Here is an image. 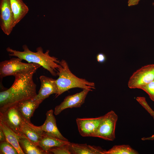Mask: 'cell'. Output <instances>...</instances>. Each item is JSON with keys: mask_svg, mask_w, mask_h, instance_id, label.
I'll return each instance as SVG.
<instances>
[{"mask_svg": "<svg viewBox=\"0 0 154 154\" xmlns=\"http://www.w3.org/2000/svg\"><path fill=\"white\" fill-rule=\"evenodd\" d=\"M154 80V64L142 66L134 72L127 83L131 89L140 88Z\"/></svg>", "mask_w": 154, "mask_h": 154, "instance_id": "52a82bcc", "label": "cell"}, {"mask_svg": "<svg viewBox=\"0 0 154 154\" xmlns=\"http://www.w3.org/2000/svg\"><path fill=\"white\" fill-rule=\"evenodd\" d=\"M39 78L40 87L38 94L33 99L43 101L51 94L57 93L58 88L56 80L43 75L40 76Z\"/></svg>", "mask_w": 154, "mask_h": 154, "instance_id": "8fae6325", "label": "cell"}, {"mask_svg": "<svg viewBox=\"0 0 154 154\" xmlns=\"http://www.w3.org/2000/svg\"><path fill=\"white\" fill-rule=\"evenodd\" d=\"M60 67L58 69L56 80L58 92L55 94L56 98L64 92L71 88H78L92 91L95 89V84L84 79L79 78L74 74L70 70L66 62L64 60L60 61Z\"/></svg>", "mask_w": 154, "mask_h": 154, "instance_id": "3957f363", "label": "cell"}, {"mask_svg": "<svg viewBox=\"0 0 154 154\" xmlns=\"http://www.w3.org/2000/svg\"><path fill=\"white\" fill-rule=\"evenodd\" d=\"M98 62L100 63L104 62L106 59V55L103 53H100L98 54L96 57Z\"/></svg>", "mask_w": 154, "mask_h": 154, "instance_id": "cb8c5ba5", "label": "cell"}, {"mask_svg": "<svg viewBox=\"0 0 154 154\" xmlns=\"http://www.w3.org/2000/svg\"><path fill=\"white\" fill-rule=\"evenodd\" d=\"M18 139L20 146L25 154H48L38 146L33 143L23 135H18Z\"/></svg>", "mask_w": 154, "mask_h": 154, "instance_id": "e0dca14e", "label": "cell"}, {"mask_svg": "<svg viewBox=\"0 0 154 154\" xmlns=\"http://www.w3.org/2000/svg\"><path fill=\"white\" fill-rule=\"evenodd\" d=\"M22 48L23 51H22L13 49L9 47H8L6 50L9 56L18 57L29 63L38 64L48 71L53 76H57L58 70L61 66L60 61L56 57L50 56L49 50H47L44 53L42 48L39 46L36 48V52H33L30 50L26 44L23 45Z\"/></svg>", "mask_w": 154, "mask_h": 154, "instance_id": "7a4b0ae2", "label": "cell"}, {"mask_svg": "<svg viewBox=\"0 0 154 154\" xmlns=\"http://www.w3.org/2000/svg\"><path fill=\"white\" fill-rule=\"evenodd\" d=\"M104 116L92 118H77L76 119L80 135L92 137L103 118Z\"/></svg>", "mask_w": 154, "mask_h": 154, "instance_id": "30bf717a", "label": "cell"}, {"mask_svg": "<svg viewBox=\"0 0 154 154\" xmlns=\"http://www.w3.org/2000/svg\"><path fill=\"white\" fill-rule=\"evenodd\" d=\"M68 143L62 146L52 148L49 150L48 152L49 154L51 153L54 154H71L68 147Z\"/></svg>", "mask_w": 154, "mask_h": 154, "instance_id": "7402d4cb", "label": "cell"}, {"mask_svg": "<svg viewBox=\"0 0 154 154\" xmlns=\"http://www.w3.org/2000/svg\"><path fill=\"white\" fill-rule=\"evenodd\" d=\"M21 132L23 135L38 146L39 141L44 133L40 126H35L31 122H28L25 120L22 126Z\"/></svg>", "mask_w": 154, "mask_h": 154, "instance_id": "5bb4252c", "label": "cell"}, {"mask_svg": "<svg viewBox=\"0 0 154 154\" xmlns=\"http://www.w3.org/2000/svg\"><path fill=\"white\" fill-rule=\"evenodd\" d=\"M68 147L71 154H103L104 150L100 147L87 144H78L69 142Z\"/></svg>", "mask_w": 154, "mask_h": 154, "instance_id": "9a60e30c", "label": "cell"}, {"mask_svg": "<svg viewBox=\"0 0 154 154\" xmlns=\"http://www.w3.org/2000/svg\"><path fill=\"white\" fill-rule=\"evenodd\" d=\"M6 141L5 134L1 128H0V142Z\"/></svg>", "mask_w": 154, "mask_h": 154, "instance_id": "484cf974", "label": "cell"}, {"mask_svg": "<svg viewBox=\"0 0 154 154\" xmlns=\"http://www.w3.org/2000/svg\"><path fill=\"white\" fill-rule=\"evenodd\" d=\"M138 152L129 145H115L107 151L104 150L103 154H138Z\"/></svg>", "mask_w": 154, "mask_h": 154, "instance_id": "ffe728a7", "label": "cell"}, {"mask_svg": "<svg viewBox=\"0 0 154 154\" xmlns=\"http://www.w3.org/2000/svg\"><path fill=\"white\" fill-rule=\"evenodd\" d=\"M25 121L16 104L0 112V122L3 123L18 135H23L21 128Z\"/></svg>", "mask_w": 154, "mask_h": 154, "instance_id": "8992f818", "label": "cell"}, {"mask_svg": "<svg viewBox=\"0 0 154 154\" xmlns=\"http://www.w3.org/2000/svg\"><path fill=\"white\" fill-rule=\"evenodd\" d=\"M0 128L5 134L6 141L15 147L19 154H24L19 144L18 135L1 122H0Z\"/></svg>", "mask_w": 154, "mask_h": 154, "instance_id": "d6986e66", "label": "cell"}, {"mask_svg": "<svg viewBox=\"0 0 154 154\" xmlns=\"http://www.w3.org/2000/svg\"><path fill=\"white\" fill-rule=\"evenodd\" d=\"M90 91L88 89H83L80 92L66 96L60 104L55 107L54 114L56 115H58L66 108L80 107L84 103L86 98Z\"/></svg>", "mask_w": 154, "mask_h": 154, "instance_id": "9c48e42d", "label": "cell"}, {"mask_svg": "<svg viewBox=\"0 0 154 154\" xmlns=\"http://www.w3.org/2000/svg\"><path fill=\"white\" fill-rule=\"evenodd\" d=\"M69 142L49 135L44 132L39 142L38 146L42 150L49 154L48 151L50 149L66 144Z\"/></svg>", "mask_w": 154, "mask_h": 154, "instance_id": "ac0fdd59", "label": "cell"}, {"mask_svg": "<svg viewBox=\"0 0 154 154\" xmlns=\"http://www.w3.org/2000/svg\"><path fill=\"white\" fill-rule=\"evenodd\" d=\"M118 116L113 110L104 116L103 118L92 137L113 141L115 139V130Z\"/></svg>", "mask_w": 154, "mask_h": 154, "instance_id": "5b68a950", "label": "cell"}, {"mask_svg": "<svg viewBox=\"0 0 154 154\" xmlns=\"http://www.w3.org/2000/svg\"><path fill=\"white\" fill-rule=\"evenodd\" d=\"M22 60L18 57H14L0 62L1 78H2L10 76H15L41 66L37 64L24 63L22 62Z\"/></svg>", "mask_w": 154, "mask_h": 154, "instance_id": "277c9868", "label": "cell"}, {"mask_svg": "<svg viewBox=\"0 0 154 154\" xmlns=\"http://www.w3.org/2000/svg\"><path fill=\"white\" fill-rule=\"evenodd\" d=\"M0 27L4 33L9 35L14 25V17L10 0H0Z\"/></svg>", "mask_w": 154, "mask_h": 154, "instance_id": "ba28073f", "label": "cell"}, {"mask_svg": "<svg viewBox=\"0 0 154 154\" xmlns=\"http://www.w3.org/2000/svg\"><path fill=\"white\" fill-rule=\"evenodd\" d=\"M145 92L150 99L154 101V80L140 88Z\"/></svg>", "mask_w": 154, "mask_h": 154, "instance_id": "603a6c76", "label": "cell"}, {"mask_svg": "<svg viewBox=\"0 0 154 154\" xmlns=\"http://www.w3.org/2000/svg\"><path fill=\"white\" fill-rule=\"evenodd\" d=\"M38 68L15 76L14 83L9 89L0 92V112L23 100L34 98L37 95L36 85L33 80Z\"/></svg>", "mask_w": 154, "mask_h": 154, "instance_id": "6da1fadb", "label": "cell"}, {"mask_svg": "<svg viewBox=\"0 0 154 154\" xmlns=\"http://www.w3.org/2000/svg\"><path fill=\"white\" fill-rule=\"evenodd\" d=\"M42 102L31 98L23 100L15 104L24 120L31 123V118L33 116L35 110Z\"/></svg>", "mask_w": 154, "mask_h": 154, "instance_id": "4fadbf2b", "label": "cell"}, {"mask_svg": "<svg viewBox=\"0 0 154 154\" xmlns=\"http://www.w3.org/2000/svg\"><path fill=\"white\" fill-rule=\"evenodd\" d=\"M10 1L14 15L15 27L27 14L29 8L22 0H10Z\"/></svg>", "mask_w": 154, "mask_h": 154, "instance_id": "2e32d148", "label": "cell"}, {"mask_svg": "<svg viewBox=\"0 0 154 154\" xmlns=\"http://www.w3.org/2000/svg\"><path fill=\"white\" fill-rule=\"evenodd\" d=\"M0 154H19L15 147L7 141L0 143Z\"/></svg>", "mask_w": 154, "mask_h": 154, "instance_id": "44dd1931", "label": "cell"}, {"mask_svg": "<svg viewBox=\"0 0 154 154\" xmlns=\"http://www.w3.org/2000/svg\"><path fill=\"white\" fill-rule=\"evenodd\" d=\"M140 0H128V5L129 7L137 5Z\"/></svg>", "mask_w": 154, "mask_h": 154, "instance_id": "d4e9b609", "label": "cell"}, {"mask_svg": "<svg viewBox=\"0 0 154 154\" xmlns=\"http://www.w3.org/2000/svg\"><path fill=\"white\" fill-rule=\"evenodd\" d=\"M153 117L154 119V116H153ZM141 140H154V134L153 135L151 136L150 137H143L141 138Z\"/></svg>", "mask_w": 154, "mask_h": 154, "instance_id": "4316f807", "label": "cell"}, {"mask_svg": "<svg viewBox=\"0 0 154 154\" xmlns=\"http://www.w3.org/2000/svg\"><path fill=\"white\" fill-rule=\"evenodd\" d=\"M52 110L48 111L46 113V118L44 123L40 126L41 128L47 134L60 140L68 141L61 133L57 126L56 119Z\"/></svg>", "mask_w": 154, "mask_h": 154, "instance_id": "7c38bea8", "label": "cell"}]
</instances>
